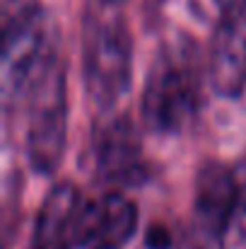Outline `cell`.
Listing matches in <instances>:
<instances>
[{
  "instance_id": "1",
  "label": "cell",
  "mask_w": 246,
  "mask_h": 249,
  "mask_svg": "<svg viewBox=\"0 0 246 249\" xmlns=\"http://www.w3.org/2000/svg\"><path fill=\"white\" fill-rule=\"evenodd\" d=\"M133 44L111 0L99 2L84 19V83L97 107H114L131 87Z\"/></svg>"
},
{
  "instance_id": "2",
  "label": "cell",
  "mask_w": 246,
  "mask_h": 249,
  "mask_svg": "<svg viewBox=\"0 0 246 249\" xmlns=\"http://www.w3.org/2000/svg\"><path fill=\"white\" fill-rule=\"evenodd\" d=\"M56 68V24L39 10L17 12L2 39V99L5 104L29 97L34 87Z\"/></svg>"
},
{
  "instance_id": "3",
  "label": "cell",
  "mask_w": 246,
  "mask_h": 249,
  "mask_svg": "<svg viewBox=\"0 0 246 249\" xmlns=\"http://www.w3.org/2000/svg\"><path fill=\"white\" fill-rule=\"evenodd\" d=\"M198 111V78L181 53H162L145 80L143 119L157 133H179Z\"/></svg>"
},
{
  "instance_id": "4",
  "label": "cell",
  "mask_w": 246,
  "mask_h": 249,
  "mask_svg": "<svg viewBox=\"0 0 246 249\" xmlns=\"http://www.w3.org/2000/svg\"><path fill=\"white\" fill-rule=\"evenodd\" d=\"M27 99H29L27 153L36 172L49 174L61 165L68 138V102H66L63 71L56 66L34 87V92Z\"/></svg>"
},
{
  "instance_id": "5",
  "label": "cell",
  "mask_w": 246,
  "mask_h": 249,
  "mask_svg": "<svg viewBox=\"0 0 246 249\" xmlns=\"http://www.w3.org/2000/svg\"><path fill=\"white\" fill-rule=\"evenodd\" d=\"M237 211H239L237 172L222 165H205L196 177L188 249H222L225 235Z\"/></svg>"
},
{
  "instance_id": "6",
  "label": "cell",
  "mask_w": 246,
  "mask_h": 249,
  "mask_svg": "<svg viewBox=\"0 0 246 249\" xmlns=\"http://www.w3.org/2000/svg\"><path fill=\"white\" fill-rule=\"evenodd\" d=\"M138 228L135 203L118 194L109 191L92 201H82L75 223V245L84 249H121Z\"/></svg>"
},
{
  "instance_id": "7",
  "label": "cell",
  "mask_w": 246,
  "mask_h": 249,
  "mask_svg": "<svg viewBox=\"0 0 246 249\" xmlns=\"http://www.w3.org/2000/svg\"><path fill=\"white\" fill-rule=\"evenodd\" d=\"M210 80L217 94L239 97L246 87V15L217 19L210 44Z\"/></svg>"
},
{
  "instance_id": "8",
  "label": "cell",
  "mask_w": 246,
  "mask_h": 249,
  "mask_svg": "<svg viewBox=\"0 0 246 249\" xmlns=\"http://www.w3.org/2000/svg\"><path fill=\"white\" fill-rule=\"evenodd\" d=\"M94 167L106 181L133 179L140 169V141L128 116L109 119L94 133Z\"/></svg>"
},
{
  "instance_id": "9",
  "label": "cell",
  "mask_w": 246,
  "mask_h": 249,
  "mask_svg": "<svg viewBox=\"0 0 246 249\" xmlns=\"http://www.w3.org/2000/svg\"><path fill=\"white\" fill-rule=\"evenodd\" d=\"M82 208L80 191L63 181L53 186L41 201L32 249H70L75 247V223Z\"/></svg>"
},
{
  "instance_id": "10",
  "label": "cell",
  "mask_w": 246,
  "mask_h": 249,
  "mask_svg": "<svg viewBox=\"0 0 246 249\" xmlns=\"http://www.w3.org/2000/svg\"><path fill=\"white\" fill-rule=\"evenodd\" d=\"M148 245H150V249H166L169 247V237L164 235L162 228H155L148 237Z\"/></svg>"
},
{
  "instance_id": "11",
  "label": "cell",
  "mask_w": 246,
  "mask_h": 249,
  "mask_svg": "<svg viewBox=\"0 0 246 249\" xmlns=\"http://www.w3.org/2000/svg\"><path fill=\"white\" fill-rule=\"evenodd\" d=\"M237 181H239V211H246V165L237 172Z\"/></svg>"
}]
</instances>
